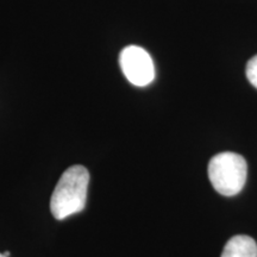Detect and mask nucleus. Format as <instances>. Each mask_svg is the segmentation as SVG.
<instances>
[{
  "mask_svg": "<svg viewBox=\"0 0 257 257\" xmlns=\"http://www.w3.org/2000/svg\"><path fill=\"white\" fill-rule=\"evenodd\" d=\"M88 182L89 173L83 166L64 170L51 195L50 211L54 218L63 220L85 208Z\"/></svg>",
  "mask_w": 257,
  "mask_h": 257,
  "instance_id": "f257e3e1",
  "label": "nucleus"
},
{
  "mask_svg": "<svg viewBox=\"0 0 257 257\" xmlns=\"http://www.w3.org/2000/svg\"><path fill=\"white\" fill-rule=\"evenodd\" d=\"M221 257H257V244L249 236H234L225 244Z\"/></svg>",
  "mask_w": 257,
  "mask_h": 257,
  "instance_id": "20e7f679",
  "label": "nucleus"
},
{
  "mask_svg": "<svg viewBox=\"0 0 257 257\" xmlns=\"http://www.w3.org/2000/svg\"><path fill=\"white\" fill-rule=\"evenodd\" d=\"M0 257H6V256H4V253H0Z\"/></svg>",
  "mask_w": 257,
  "mask_h": 257,
  "instance_id": "0eeeda50",
  "label": "nucleus"
},
{
  "mask_svg": "<svg viewBox=\"0 0 257 257\" xmlns=\"http://www.w3.org/2000/svg\"><path fill=\"white\" fill-rule=\"evenodd\" d=\"M248 166L243 156L236 153H220L208 163V178L214 189L225 197L242 191L246 181Z\"/></svg>",
  "mask_w": 257,
  "mask_h": 257,
  "instance_id": "f03ea898",
  "label": "nucleus"
},
{
  "mask_svg": "<svg viewBox=\"0 0 257 257\" xmlns=\"http://www.w3.org/2000/svg\"><path fill=\"white\" fill-rule=\"evenodd\" d=\"M119 64L125 78L137 87H144L155 79V66L152 56L138 46H128L121 50Z\"/></svg>",
  "mask_w": 257,
  "mask_h": 257,
  "instance_id": "7ed1b4c3",
  "label": "nucleus"
},
{
  "mask_svg": "<svg viewBox=\"0 0 257 257\" xmlns=\"http://www.w3.org/2000/svg\"><path fill=\"white\" fill-rule=\"evenodd\" d=\"M4 256L10 257V256H11V252H10V251H5V252H4Z\"/></svg>",
  "mask_w": 257,
  "mask_h": 257,
  "instance_id": "423d86ee",
  "label": "nucleus"
},
{
  "mask_svg": "<svg viewBox=\"0 0 257 257\" xmlns=\"http://www.w3.org/2000/svg\"><path fill=\"white\" fill-rule=\"evenodd\" d=\"M246 78L250 81V83L253 86V87L257 88V55L252 57L251 60L249 61L248 64H246Z\"/></svg>",
  "mask_w": 257,
  "mask_h": 257,
  "instance_id": "39448f33",
  "label": "nucleus"
}]
</instances>
